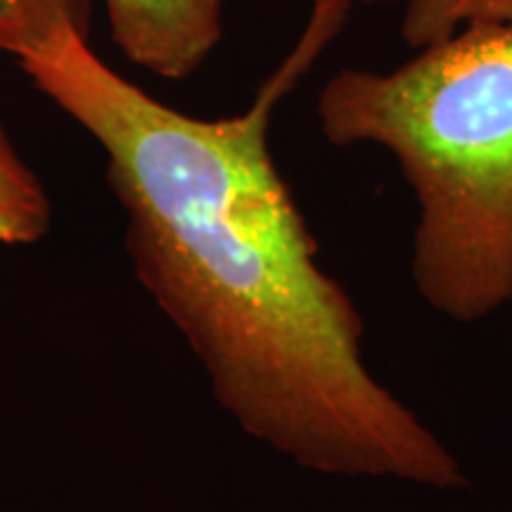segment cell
<instances>
[{
	"label": "cell",
	"mask_w": 512,
	"mask_h": 512,
	"mask_svg": "<svg viewBox=\"0 0 512 512\" xmlns=\"http://www.w3.org/2000/svg\"><path fill=\"white\" fill-rule=\"evenodd\" d=\"M351 0H313L304 36L249 110L166 107L72 34L22 62L91 136L126 216V252L159 311L247 437L316 475L467 486L456 453L370 373L366 323L268 147L273 110L344 27Z\"/></svg>",
	"instance_id": "cell-1"
},
{
	"label": "cell",
	"mask_w": 512,
	"mask_h": 512,
	"mask_svg": "<svg viewBox=\"0 0 512 512\" xmlns=\"http://www.w3.org/2000/svg\"><path fill=\"white\" fill-rule=\"evenodd\" d=\"M392 72L342 69L318 98L332 145H375L411 185V275L439 316L512 302V22L467 24Z\"/></svg>",
	"instance_id": "cell-2"
},
{
	"label": "cell",
	"mask_w": 512,
	"mask_h": 512,
	"mask_svg": "<svg viewBox=\"0 0 512 512\" xmlns=\"http://www.w3.org/2000/svg\"><path fill=\"white\" fill-rule=\"evenodd\" d=\"M226 0H105L112 41L140 69L188 79L223 36Z\"/></svg>",
	"instance_id": "cell-3"
},
{
	"label": "cell",
	"mask_w": 512,
	"mask_h": 512,
	"mask_svg": "<svg viewBox=\"0 0 512 512\" xmlns=\"http://www.w3.org/2000/svg\"><path fill=\"white\" fill-rule=\"evenodd\" d=\"M88 0H0V53L22 64L60 46L67 36L88 38Z\"/></svg>",
	"instance_id": "cell-4"
},
{
	"label": "cell",
	"mask_w": 512,
	"mask_h": 512,
	"mask_svg": "<svg viewBox=\"0 0 512 512\" xmlns=\"http://www.w3.org/2000/svg\"><path fill=\"white\" fill-rule=\"evenodd\" d=\"M482 22H512V0H406L401 36L411 48H422Z\"/></svg>",
	"instance_id": "cell-5"
},
{
	"label": "cell",
	"mask_w": 512,
	"mask_h": 512,
	"mask_svg": "<svg viewBox=\"0 0 512 512\" xmlns=\"http://www.w3.org/2000/svg\"><path fill=\"white\" fill-rule=\"evenodd\" d=\"M0 209L50 221L53 207L36 171L24 162L0 124Z\"/></svg>",
	"instance_id": "cell-6"
},
{
	"label": "cell",
	"mask_w": 512,
	"mask_h": 512,
	"mask_svg": "<svg viewBox=\"0 0 512 512\" xmlns=\"http://www.w3.org/2000/svg\"><path fill=\"white\" fill-rule=\"evenodd\" d=\"M50 221L0 209V245H31L48 233Z\"/></svg>",
	"instance_id": "cell-7"
},
{
	"label": "cell",
	"mask_w": 512,
	"mask_h": 512,
	"mask_svg": "<svg viewBox=\"0 0 512 512\" xmlns=\"http://www.w3.org/2000/svg\"><path fill=\"white\" fill-rule=\"evenodd\" d=\"M363 3H368V5H394V3H401V0H363Z\"/></svg>",
	"instance_id": "cell-8"
}]
</instances>
